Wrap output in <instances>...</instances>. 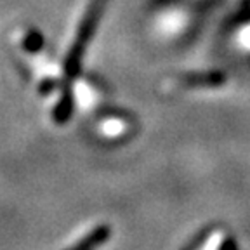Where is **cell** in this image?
Returning a JSON list of instances; mask_svg holds the SVG:
<instances>
[{
  "label": "cell",
  "mask_w": 250,
  "mask_h": 250,
  "mask_svg": "<svg viewBox=\"0 0 250 250\" xmlns=\"http://www.w3.org/2000/svg\"><path fill=\"white\" fill-rule=\"evenodd\" d=\"M108 233H109L108 228H98V229L92 231L85 240L78 242L71 250H92L94 247L99 245V243H103L106 238H108Z\"/></svg>",
  "instance_id": "cell-1"
}]
</instances>
